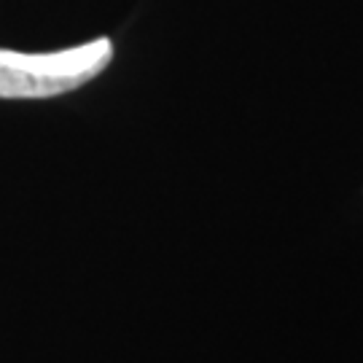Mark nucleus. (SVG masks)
I'll return each instance as SVG.
<instances>
[{
    "label": "nucleus",
    "instance_id": "1",
    "mask_svg": "<svg viewBox=\"0 0 363 363\" xmlns=\"http://www.w3.org/2000/svg\"><path fill=\"white\" fill-rule=\"evenodd\" d=\"M113 57V43H91L52 54H22L0 49V97L3 100H43L73 91L100 76Z\"/></svg>",
    "mask_w": 363,
    "mask_h": 363
}]
</instances>
